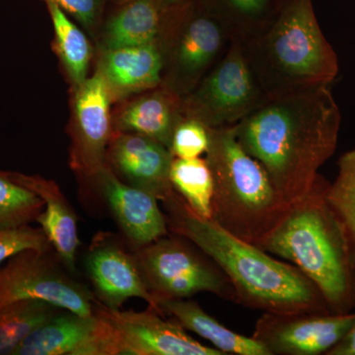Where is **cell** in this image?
<instances>
[{"mask_svg": "<svg viewBox=\"0 0 355 355\" xmlns=\"http://www.w3.org/2000/svg\"><path fill=\"white\" fill-rule=\"evenodd\" d=\"M268 99L241 42L232 40L225 55L183 101V113L209 128L234 125Z\"/></svg>", "mask_w": 355, "mask_h": 355, "instance_id": "cell-7", "label": "cell"}, {"mask_svg": "<svg viewBox=\"0 0 355 355\" xmlns=\"http://www.w3.org/2000/svg\"><path fill=\"white\" fill-rule=\"evenodd\" d=\"M62 310L42 299H24L0 308V355H13L30 334Z\"/></svg>", "mask_w": 355, "mask_h": 355, "instance_id": "cell-22", "label": "cell"}, {"mask_svg": "<svg viewBox=\"0 0 355 355\" xmlns=\"http://www.w3.org/2000/svg\"><path fill=\"white\" fill-rule=\"evenodd\" d=\"M240 42L268 99L331 84L338 76V57L320 28L312 0H277L266 24Z\"/></svg>", "mask_w": 355, "mask_h": 355, "instance_id": "cell-4", "label": "cell"}, {"mask_svg": "<svg viewBox=\"0 0 355 355\" xmlns=\"http://www.w3.org/2000/svg\"><path fill=\"white\" fill-rule=\"evenodd\" d=\"M227 23L232 40L244 41L266 24L277 0H211Z\"/></svg>", "mask_w": 355, "mask_h": 355, "instance_id": "cell-26", "label": "cell"}, {"mask_svg": "<svg viewBox=\"0 0 355 355\" xmlns=\"http://www.w3.org/2000/svg\"><path fill=\"white\" fill-rule=\"evenodd\" d=\"M99 70L112 94H132L157 87L161 83L164 55L159 42L105 51Z\"/></svg>", "mask_w": 355, "mask_h": 355, "instance_id": "cell-18", "label": "cell"}, {"mask_svg": "<svg viewBox=\"0 0 355 355\" xmlns=\"http://www.w3.org/2000/svg\"><path fill=\"white\" fill-rule=\"evenodd\" d=\"M355 313H263L253 338L270 355L327 354L349 333Z\"/></svg>", "mask_w": 355, "mask_h": 355, "instance_id": "cell-11", "label": "cell"}, {"mask_svg": "<svg viewBox=\"0 0 355 355\" xmlns=\"http://www.w3.org/2000/svg\"><path fill=\"white\" fill-rule=\"evenodd\" d=\"M12 181L34 191L44 200L43 211L36 222L44 231L62 265L76 270L79 246L77 218L64 193L53 182L21 173L4 172Z\"/></svg>", "mask_w": 355, "mask_h": 355, "instance_id": "cell-17", "label": "cell"}, {"mask_svg": "<svg viewBox=\"0 0 355 355\" xmlns=\"http://www.w3.org/2000/svg\"><path fill=\"white\" fill-rule=\"evenodd\" d=\"M13 355H105L101 319L96 311L83 316L62 310L30 334Z\"/></svg>", "mask_w": 355, "mask_h": 355, "instance_id": "cell-16", "label": "cell"}, {"mask_svg": "<svg viewBox=\"0 0 355 355\" xmlns=\"http://www.w3.org/2000/svg\"><path fill=\"white\" fill-rule=\"evenodd\" d=\"M94 178L121 231L137 249L168 235L167 220L157 198L125 183L108 166Z\"/></svg>", "mask_w": 355, "mask_h": 355, "instance_id": "cell-14", "label": "cell"}, {"mask_svg": "<svg viewBox=\"0 0 355 355\" xmlns=\"http://www.w3.org/2000/svg\"><path fill=\"white\" fill-rule=\"evenodd\" d=\"M173 159L168 147L137 133L119 132L111 139L107 153V160L127 184L151 193L160 202L175 193L170 181Z\"/></svg>", "mask_w": 355, "mask_h": 355, "instance_id": "cell-13", "label": "cell"}, {"mask_svg": "<svg viewBox=\"0 0 355 355\" xmlns=\"http://www.w3.org/2000/svg\"><path fill=\"white\" fill-rule=\"evenodd\" d=\"M44 207V200L34 191L0 172V230L36 222Z\"/></svg>", "mask_w": 355, "mask_h": 355, "instance_id": "cell-25", "label": "cell"}, {"mask_svg": "<svg viewBox=\"0 0 355 355\" xmlns=\"http://www.w3.org/2000/svg\"><path fill=\"white\" fill-rule=\"evenodd\" d=\"M155 311L169 315L182 328L202 336L224 355H270L253 336H243L226 328L196 301L162 299L156 301Z\"/></svg>", "mask_w": 355, "mask_h": 355, "instance_id": "cell-20", "label": "cell"}, {"mask_svg": "<svg viewBox=\"0 0 355 355\" xmlns=\"http://www.w3.org/2000/svg\"><path fill=\"white\" fill-rule=\"evenodd\" d=\"M50 11L58 55L72 83L80 85L87 79L91 48L84 33L71 20L62 7L46 2Z\"/></svg>", "mask_w": 355, "mask_h": 355, "instance_id": "cell-24", "label": "cell"}, {"mask_svg": "<svg viewBox=\"0 0 355 355\" xmlns=\"http://www.w3.org/2000/svg\"><path fill=\"white\" fill-rule=\"evenodd\" d=\"M156 1H157L158 6L165 17V16L180 12L196 0H156Z\"/></svg>", "mask_w": 355, "mask_h": 355, "instance_id": "cell-32", "label": "cell"}, {"mask_svg": "<svg viewBox=\"0 0 355 355\" xmlns=\"http://www.w3.org/2000/svg\"><path fill=\"white\" fill-rule=\"evenodd\" d=\"M170 181L193 212L211 219L214 179L205 159H173Z\"/></svg>", "mask_w": 355, "mask_h": 355, "instance_id": "cell-23", "label": "cell"}, {"mask_svg": "<svg viewBox=\"0 0 355 355\" xmlns=\"http://www.w3.org/2000/svg\"><path fill=\"white\" fill-rule=\"evenodd\" d=\"M342 114L331 84L268 98L235 125L236 137L289 205L309 195L338 144Z\"/></svg>", "mask_w": 355, "mask_h": 355, "instance_id": "cell-1", "label": "cell"}, {"mask_svg": "<svg viewBox=\"0 0 355 355\" xmlns=\"http://www.w3.org/2000/svg\"><path fill=\"white\" fill-rule=\"evenodd\" d=\"M112 96L100 70L77 86L71 164L88 178H94L107 166V153L112 139Z\"/></svg>", "mask_w": 355, "mask_h": 355, "instance_id": "cell-12", "label": "cell"}, {"mask_svg": "<svg viewBox=\"0 0 355 355\" xmlns=\"http://www.w3.org/2000/svg\"><path fill=\"white\" fill-rule=\"evenodd\" d=\"M49 251L53 246L41 227L29 225L0 230V265L14 254L23 250Z\"/></svg>", "mask_w": 355, "mask_h": 355, "instance_id": "cell-29", "label": "cell"}, {"mask_svg": "<svg viewBox=\"0 0 355 355\" xmlns=\"http://www.w3.org/2000/svg\"><path fill=\"white\" fill-rule=\"evenodd\" d=\"M326 355H355V323L345 338Z\"/></svg>", "mask_w": 355, "mask_h": 355, "instance_id": "cell-31", "label": "cell"}, {"mask_svg": "<svg viewBox=\"0 0 355 355\" xmlns=\"http://www.w3.org/2000/svg\"><path fill=\"white\" fill-rule=\"evenodd\" d=\"M328 186L320 175L309 195L291 205L260 248L304 273L331 312L349 313L355 307V253L327 200Z\"/></svg>", "mask_w": 355, "mask_h": 355, "instance_id": "cell-3", "label": "cell"}, {"mask_svg": "<svg viewBox=\"0 0 355 355\" xmlns=\"http://www.w3.org/2000/svg\"><path fill=\"white\" fill-rule=\"evenodd\" d=\"M163 25L164 15L156 0H132L105 28V51L158 43Z\"/></svg>", "mask_w": 355, "mask_h": 355, "instance_id": "cell-21", "label": "cell"}, {"mask_svg": "<svg viewBox=\"0 0 355 355\" xmlns=\"http://www.w3.org/2000/svg\"><path fill=\"white\" fill-rule=\"evenodd\" d=\"M53 2L71 14L85 27H92L99 16L104 0H44Z\"/></svg>", "mask_w": 355, "mask_h": 355, "instance_id": "cell-30", "label": "cell"}, {"mask_svg": "<svg viewBox=\"0 0 355 355\" xmlns=\"http://www.w3.org/2000/svg\"><path fill=\"white\" fill-rule=\"evenodd\" d=\"M335 182L327 188V200L343 222L355 253V148L338 162Z\"/></svg>", "mask_w": 355, "mask_h": 355, "instance_id": "cell-27", "label": "cell"}, {"mask_svg": "<svg viewBox=\"0 0 355 355\" xmlns=\"http://www.w3.org/2000/svg\"><path fill=\"white\" fill-rule=\"evenodd\" d=\"M96 311L104 322L109 355H224L153 309L135 312L97 304Z\"/></svg>", "mask_w": 355, "mask_h": 355, "instance_id": "cell-10", "label": "cell"}, {"mask_svg": "<svg viewBox=\"0 0 355 355\" xmlns=\"http://www.w3.org/2000/svg\"><path fill=\"white\" fill-rule=\"evenodd\" d=\"M24 299H42L83 316L95 313L92 294L62 272L51 250H23L0 265V308Z\"/></svg>", "mask_w": 355, "mask_h": 355, "instance_id": "cell-9", "label": "cell"}, {"mask_svg": "<svg viewBox=\"0 0 355 355\" xmlns=\"http://www.w3.org/2000/svg\"><path fill=\"white\" fill-rule=\"evenodd\" d=\"M205 154L214 179L212 220L260 248L291 205L279 195L263 166L238 141L235 125L209 128Z\"/></svg>", "mask_w": 355, "mask_h": 355, "instance_id": "cell-5", "label": "cell"}, {"mask_svg": "<svg viewBox=\"0 0 355 355\" xmlns=\"http://www.w3.org/2000/svg\"><path fill=\"white\" fill-rule=\"evenodd\" d=\"M165 18H171L177 25L168 57L167 88L180 96L193 91L225 55L232 34L211 0H196Z\"/></svg>", "mask_w": 355, "mask_h": 355, "instance_id": "cell-8", "label": "cell"}, {"mask_svg": "<svg viewBox=\"0 0 355 355\" xmlns=\"http://www.w3.org/2000/svg\"><path fill=\"white\" fill-rule=\"evenodd\" d=\"M162 202L169 230L214 261L230 282L238 304L263 313L331 312L317 286L295 266L198 216L176 191Z\"/></svg>", "mask_w": 355, "mask_h": 355, "instance_id": "cell-2", "label": "cell"}, {"mask_svg": "<svg viewBox=\"0 0 355 355\" xmlns=\"http://www.w3.org/2000/svg\"><path fill=\"white\" fill-rule=\"evenodd\" d=\"M89 279L97 297L108 309H120L128 299H144L155 311V301L142 279L133 254L114 242H99L85 259Z\"/></svg>", "mask_w": 355, "mask_h": 355, "instance_id": "cell-15", "label": "cell"}, {"mask_svg": "<svg viewBox=\"0 0 355 355\" xmlns=\"http://www.w3.org/2000/svg\"><path fill=\"white\" fill-rule=\"evenodd\" d=\"M209 128L193 119L184 116L173 133L170 151L175 158L193 159L207 153Z\"/></svg>", "mask_w": 355, "mask_h": 355, "instance_id": "cell-28", "label": "cell"}, {"mask_svg": "<svg viewBox=\"0 0 355 355\" xmlns=\"http://www.w3.org/2000/svg\"><path fill=\"white\" fill-rule=\"evenodd\" d=\"M154 301L186 299L200 292L236 302L230 282L214 261L186 238L166 235L133 254Z\"/></svg>", "mask_w": 355, "mask_h": 355, "instance_id": "cell-6", "label": "cell"}, {"mask_svg": "<svg viewBox=\"0 0 355 355\" xmlns=\"http://www.w3.org/2000/svg\"><path fill=\"white\" fill-rule=\"evenodd\" d=\"M184 116L183 101L166 87L128 104L121 110L114 128L119 132L144 135L170 149L173 133Z\"/></svg>", "mask_w": 355, "mask_h": 355, "instance_id": "cell-19", "label": "cell"}]
</instances>
